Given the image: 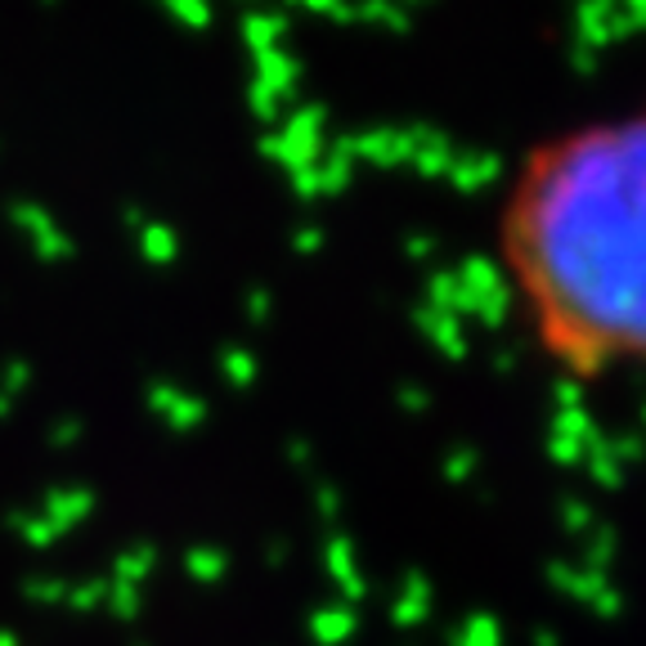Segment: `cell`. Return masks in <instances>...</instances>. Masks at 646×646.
Listing matches in <instances>:
<instances>
[{"label":"cell","mask_w":646,"mask_h":646,"mask_svg":"<svg viewBox=\"0 0 646 646\" xmlns=\"http://www.w3.org/2000/svg\"><path fill=\"white\" fill-rule=\"evenodd\" d=\"M494 261L553 373H646V99L529 144L494 211Z\"/></svg>","instance_id":"obj_1"}]
</instances>
